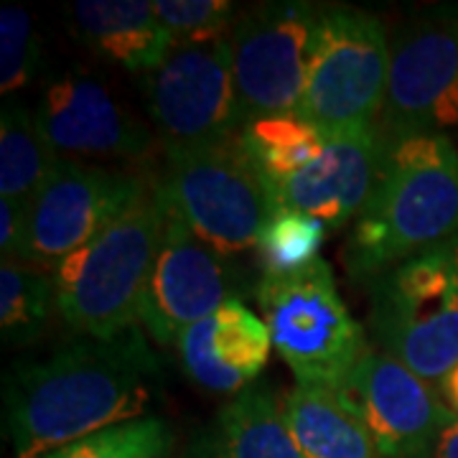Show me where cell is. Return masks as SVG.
<instances>
[{"instance_id": "cell-22", "label": "cell", "mask_w": 458, "mask_h": 458, "mask_svg": "<svg viewBox=\"0 0 458 458\" xmlns=\"http://www.w3.org/2000/svg\"><path fill=\"white\" fill-rule=\"evenodd\" d=\"M242 143L260 168L262 179L278 181L293 176L327 148V138L306 125L298 114L265 117L245 125Z\"/></svg>"}, {"instance_id": "cell-2", "label": "cell", "mask_w": 458, "mask_h": 458, "mask_svg": "<svg viewBox=\"0 0 458 458\" xmlns=\"http://www.w3.org/2000/svg\"><path fill=\"white\" fill-rule=\"evenodd\" d=\"M458 237V148L448 135L387 138L375 191L344 245L354 283L372 285L397 265Z\"/></svg>"}, {"instance_id": "cell-6", "label": "cell", "mask_w": 458, "mask_h": 458, "mask_svg": "<svg viewBox=\"0 0 458 458\" xmlns=\"http://www.w3.org/2000/svg\"><path fill=\"white\" fill-rule=\"evenodd\" d=\"M164 158L156 183L168 207L207 245L229 260L258 250L273 216V199L242 132L212 146L168 148Z\"/></svg>"}, {"instance_id": "cell-19", "label": "cell", "mask_w": 458, "mask_h": 458, "mask_svg": "<svg viewBox=\"0 0 458 458\" xmlns=\"http://www.w3.org/2000/svg\"><path fill=\"white\" fill-rule=\"evenodd\" d=\"M216 426L232 458H306L295 443L285 405L265 385H252L219 410Z\"/></svg>"}, {"instance_id": "cell-14", "label": "cell", "mask_w": 458, "mask_h": 458, "mask_svg": "<svg viewBox=\"0 0 458 458\" xmlns=\"http://www.w3.org/2000/svg\"><path fill=\"white\" fill-rule=\"evenodd\" d=\"M36 117L59 156L143 161L153 150L146 125L82 72L54 80L38 99Z\"/></svg>"}, {"instance_id": "cell-4", "label": "cell", "mask_w": 458, "mask_h": 458, "mask_svg": "<svg viewBox=\"0 0 458 458\" xmlns=\"http://www.w3.org/2000/svg\"><path fill=\"white\" fill-rule=\"evenodd\" d=\"M390 44L375 13L324 5L295 114L327 140L379 128L390 82Z\"/></svg>"}, {"instance_id": "cell-9", "label": "cell", "mask_w": 458, "mask_h": 458, "mask_svg": "<svg viewBox=\"0 0 458 458\" xmlns=\"http://www.w3.org/2000/svg\"><path fill=\"white\" fill-rule=\"evenodd\" d=\"M143 98L164 150L212 146L242 132L227 36L174 44L143 77Z\"/></svg>"}, {"instance_id": "cell-24", "label": "cell", "mask_w": 458, "mask_h": 458, "mask_svg": "<svg viewBox=\"0 0 458 458\" xmlns=\"http://www.w3.org/2000/svg\"><path fill=\"white\" fill-rule=\"evenodd\" d=\"M328 232L321 222L298 212L276 209L258 242L262 276H288L318 260Z\"/></svg>"}, {"instance_id": "cell-1", "label": "cell", "mask_w": 458, "mask_h": 458, "mask_svg": "<svg viewBox=\"0 0 458 458\" xmlns=\"http://www.w3.org/2000/svg\"><path fill=\"white\" fill-rule=\"evenodd\" d=\"M158 393L161 364L140 328L114 339H77L8 369L5 436L16 458H41L102 428L143 418Z\"/></svg>"}, {"instance_id": "cell-23", "label": "cell", "mask_w": 458, "mask_h": 458, "mask_svg": "<svg viewBox=\"0 0 458 458\" xmlns=\"http://www.w3.org/2000/svg\"><path fill=\"white\" fill-rule=\"evenodd\" d=\"M176 433L158 415L102 428L41 458H171Z\"/></svg>"}, {"instance_id": "cell-17", "label": "cell", "mask_w": 458, "mask_h": 458, "mask_svg": "<svg viewBox=\"0 0 458 458\" xmlns=\"http://www.w3.org/2000/svg\"><path fill=\"white\" fill-rule=\"evenodd\" d=\"M69 29L99 59L128 72H153L174 41L146 0H77L66 8Z\"/></svg>"}, {"instance_id": "cell-15", "label": "cell", "mask_w": 458, "mask_h": 458, "mask_svg": "<svg viewBox=\"0 0 458 458\" xmlns=\"http://www.w3.org/2000/svg\"><path fill=\"white\" fill-rule=\"evenodd\" d=\"M387 150V135L372 131L331 138L318 158L293 176L265 181L273 212H298L321 222L327 232H339L354 222L375 191Z\"/></svg>"}, {"instance_id": "cell-27", "label": "cell", "mask_w": 458, "mask_h": 458, "mask_svg": "<svg viewBox=\"0 0 458 458\" xmlns=\"http://www.w3.org/2000/svg\"><path fill=\"white\" fill-rule=\"evenodd\" d=\"M29 232V207L0 199V252L3 260H21Z\"/></svg>"}, {"instance_id": "cell-8", "label": "cell", "mask_w": 458, "mask_h": 458, "mask_svg": "<svg viewBox=\"0 0 458 458\" xmlns=\"http://www.w3.org/2000/svg\"><path fill=\"white\" fill-rule=\"evenodd\" d=\"M324 5L306 0L262 3L229 31L232 69L245 125L295 114Z\"/></svg>"}, {"instance_id": "cell-21", "label": "cell", "mask_w": 458, "mask_h": 458, "mask_svg": "<svg viewBox=\"0 0 458 458\" xmlns=\"http://www.w3.org/2000/svg\"><path fill=\"white\" fill-rule=\"evenodd\" d=\"M56 311L54 273L23 260L0 265V328L8 346H29L49 327Z\"/></svg>"}, {"instance_id": "cell-29", "label": "cell", "mask_w": 458, "mask_h": 458, "mask_svg": "<svg viewBox=\"0 0 458 458\" xmlns=\"http://www.w3.org/2000/svg\"><path fill=\"white\" fill-rule=\"evenodd\" d=\"M428 458H458V415L451 412L448 423L443 426L441 436Z\"/></svg>"}, {"instance_id": "cell-28", "label": "cell", "mask_w": 458, "mask_h": 458, "mask_svg": "<svg viewBox=\"0 0 458 458\" xmlns=\"http://www.w3.org/2000/svg\"><path fill=\"white\" fill-rule=\"evenodd\" d=\"M179 458H232L227 451V443L222 438L219 426L201 428L199 433L191 436L186 448L181 451Z\"/></svg>"}, {"instance_id": "cell-16", "label": "cell", "mask_w": 458, "mask_h": 458, "mask_svg": "<svg viewBox=\"0 0 458 458\" xmlns=\"http://www.w3.org/2000/svg\"><path fill=\"white\" fill-rule=\"evenodd\" d=\"M270 349L267 324L242 301H229L183 328L176 342L181 369L214 394H240L252 387L270 360Z\"/></svg>"}, {"instance_id": "cell-20", "label": "cell", "mask_w": 458, "mask_h": 458, "mask_svg": "<svg viewBox=\"0 0 458 458\" xmlns=\"http://www.w3.org/2000/svg\"><path fill=\"white\" fill-rule=\"evenodd\" d=\"M59 161L36 110L5 105L0 114V194L29 207Z\"/></svg>"}, {"instance_id": "cell-10", "label": "cell", "mask_w": 458, "mask_h": 458, "mask_svg": "<svg viewBox=\"0 0 458 458\" xmlns=\"http://www.w3.org/2000/svg\"><path fill=\"white\" fill-rule=\"evenodd\" d=\"M390 49L379 131L393 140L458 131V5L415 16Z\"/></svg>"}, {"instance_id": "cell-25", "label": "cell", "mask_w": 458, "mask_h": 458, "mask_svg": "<svg viewBox=\"0 0 458 458\" xmlns=\"http://www.w3.org/2000/svg\"><path fill=\"white\" fill-rule=\"evenodd\" d=\"M153 11L174 44L225 38L237 13L229 0H153Z\"/></svg>"}, {"instance_id": "cell-18", "label": "cell", "mask_w": 458, "mask_h": 458, "mask_svg": "<svg viewBox=\"0 0 458 458\" xmlns=\"http://www.w3.org/2000/svg\"><path fill=\"white\" fill-rule=\"evenodd\" d=\"M283 405L306 458H382L369 430L336 390L298 382Z\"/></svg>"}, {"instance_id": "cell-11", "label": "cell", "mask_w": 458, "mask_h": 458, "mask_svg": "<svg viewBox=\"0 0 458 458\" xmlns=\"http://www.w3.org/2000/svg\"><path fill=\"white\" fill-rule=\"evenodd\" d=\"M148 186L135 174L59 156L47 183L29 204V232L21 260L54 273L69 255L110 227Z\"/></svg>"}, {"instance_id": "cell-26", "label": "cell", "mask_w": 458, "mask_h": 458, "mask_svg": "<svg viewBox=\"0 0 458 458\" xmlns=\"http://www.w3.org/2000/svg\"><path fill=\"white\" fill-rule=\"evenodd\" d=\"M38 62L41 38L33 18L18 5H5L0 11V92L23 89L36 77Z\"/></svg>"}, {"instance_id": "cell-13", "label": "cell", "mask_w": 458, "mask_h": 458, "mask_svg": "<svg viewBox=\"0 0 458 458\" xmlns=\"http://www.w3.org/2000/svg\"><path fill=\"white\" fill-rule=\"evenodd\" d=\"M339 394L369 430L382 458H428L451 418L436 382L382 349L367 352Z\"/></svg>"}, {"instance_id": "cell-7", "label": "cell", "mask_w": 458, "mask_h": 458, "mask_svg": "<svg viewBox=\"0 0 458 458\" xmlns=\"http://www.w3.org/2000/svg\"><path fill=\"white\" fill-rule=\"evenodd\" d=\"M369 295V334L382 352L428 382L458 364V237L377 278Z\"/></svg>"}, {"instance_id": "cell-5", "label": "cell", "mask_w": 458, "mask_h": 458, "mask_svg": "<svg viewBox=\"0 0 458 458\" xmlns=\"http://www.w3.org/2000/svg\"><path fill=\"white\" fill-rule=\"evenodd\" d=\"M255 295L276 352L301 385L339 393L372 349L324 258L298 273L262 276Z\"/></svg>"}, {"instance_id": "cell-3", "label": "cell", "mask_w": 458, "mask_h": 458, "mask_svg": "<svg viewBox=\"0 0 458 458\" xmlns=\"http://www.w3.org/2000/svg\"><path fill=\"white\" fill-rule=\"evenodd\" d=\"M164 232L165 201L158 183H150L110 227L54 270L56 313L69 331L114 339L140 327Z\"/></svg>"}, {"instance_id": "cell-12", "label": "cell", "mask_w": 458, "mask_h": 458, "mask_svg": "<svg viewBox=\"0 0 458 458\" xmlns=\"http://www.w3.org/2000/svg\"><path fill=\"white\" fill-rule=\"evenodd\" d=\"M242 278L234 260L207 245L165 201L164 242L143 298L140 327L156 344L176 346L183 328L229 301H242Z\"/></svg>"}, {"instance_id": "cell-30", "label": "cell", "mask_w": 458, "mask_h": 458, "mask_svg": "<svg viewBox=\"0 0 458 458\" xmlns=\"http://www.w3.org/2000/svg\"><path fill=\"white\" fill-rule=\"evenodd\" d=\"M438 390H441L443 403L448 405V410L458 415V364L438 382Z\"/></svg>"}]
</instances>
